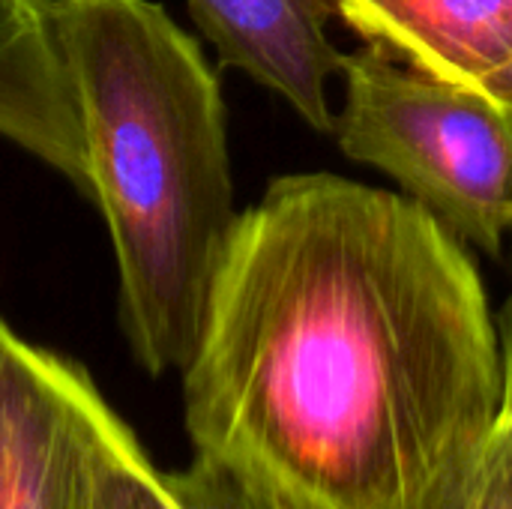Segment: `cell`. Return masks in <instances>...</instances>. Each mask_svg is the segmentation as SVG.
Listing matches in <instances>:
<instances>
[{"label": "cell", "instance_id": "11", "mask_svg": "<svg viewBox=\"0 0 512 509\" xmlns=\"http://www.w3.org/2000/svg\"><path fill=\"white\" fill-rule=\"evenodd\" d=\"M498 333H501V366H504V402H501V420L512 426V288L501 321H498Z\"/></svg>", "mask_w": 512, "mask_h": 509}, {"label": "cell", "instance_id": "7", "mask_svg": "<svg viewBox=\"0 0 512 509\" xmlns=\"http://www.w3.org/2000/svg\"><path fill=\"white\" fill-rule=\"evenodd\" d=\"M369 45L444 81L477 87L512 63V0H333Z\"/></svg>", "mask_w": 512, "mask_h": 509}, {"label": "cell", "instance_id": "9", "mask_svg": "<svg viewBox=\"0 0 512 509\" xmlns=\"http://www.w3.org/2000/svg\"><path fill=\"white\" fill-rule=\"evenodd\" d=\"M432 509H512V426L498 423L486 450Z\"/></svg>", "mask_w": 512, "mask_h": 509}, {"label": "cell", "instance_id": "4", "mask_svg": "<svg viewBox=\"0 0 512 509\" xmlns=\"http://www.w3.org/2000/svg\"><path fill=\"white\" fill-rule=\"evenodd\" d=\"M111 411L81 363L0 318V509H87Z\"/></svg>", "mask_w": 512, "mask_h": 509}, {"label": "cell", "instance_id": "3", "mask_svg": "<svg viewBox=\"0 0 512 509\" xmlns=\"http://www.w3.org/2000/svg\"><path fill=\"white\" fill-rule=\"evenodd\" d=\"M345 156L390 174L462 243L492 255L512 231V135L480 90L366 45L345 54Z\"/></svg>", "mask_w": 512, "mask_h": 509}, {"label": "cell", "instance_id": "1", "mask_svg": "<svg viewBox=\"0 0 512 509\" xmlns=\"http://www.w3.org/2000/svg\"><path fill=\"white\" fill-rule=\"evenodd\" d=\"M183 375L195 459L270 509H432L501 423V333L408 195L288 174L240 213Z\"/></svg>", "mask_w": 512, "mask_h": 509}, {"label": "cell", "instance_id": "6", "mask_svg": "<svg viewBox=\"0 0 512 509\" xmlns=\"http://www.w3.org/2000/svg\"><path fill=\"white\" fill-rule=\"evenodd\" d=\"M0 138L90 198L84 132L51 0H0Z\"/></svg>", "mask_w": 512, "mask_h": 509}, {"label": "cell", "instance_id": "10", "mask_svg": "<svg viewBox=\"0 0 512 509\" xmlns=\"http://www.w3.org/2000/svg\"><path fill=\"white\" fill-rule=\"evenodd\" d=\"M165 480L183 509H270L204 459H192L183 471H165Z\"/></svg>", "mask_w": 512, "mask_h": 509}, {"label": "cell", "instance_id": "2", "mask_svg": "<svg viewBox=\"0 0 512 509\" xmlns=\"http://www.w3.org/2000/svg\"><path fill=\"white\" fill-rule=\"evenodd\" d=\"M51 24L111 237L120 333L147 375L183 372L240 219L219 78L153 0H51Z\"/></svg>", "mask_w": 512, "mask_h": 509}, {"label": "cell", "instance_id": "12", "mask_svg": "<svg viewBox=\"0 0 512 509\" xmlns=\"http://www.w3.org/2000/svg\"><path fill=\"white\" fill-rule=\"evenodd\" d=\"M495 105H498V111L504 114V120H507V129H510L512 135V63L510 66H504L501 72H495V75H489L483 84H477Z\"/></svg>", "mask_w": 512, "mask_h": 509}, {"label": "cell", "instance_id": "8", "mask_svg": "<svg viewBox=\"0 0 512 509\" xmlns=\"http://www.w3.org/2000/svg\"><path fill=\"white\" fill-rule=\"evenodd\" d=\"M87 509H183L135 432L117 411L108 414L96 444Z\"/></svg>", "mask_w": 512, "mask_h": 509}, {"label": "cell", "instance_id": "5", "mask_svg": "<svg viewBox=\"0 0 512 509\" xmlns=\"http://www.w3.org/2000/svg\"><path fill=\"white\" fill-rule=\"evenodd\" d=\"M225 66L285 99L312 129L336 132L330 84L345 54L330 39L333 0H186Z\"/></svg>", "mask_w": 512, "mask_h": 509}]
</instances>
